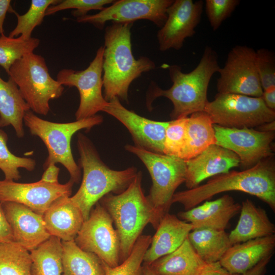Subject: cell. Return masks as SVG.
Returning a JSON list of instances; mask_svg holds the SVG:
<instances>
[{
	"label": "cell",
	"mask_w": 275,
	"mask_h": 275,
	"mask_svg": "<svg viewBox=\"0 0 275 275\" xmlns=\"http://www.w3.org/2000/svg\"><path fill=\"white\" fill-rule=\"evenodd\" d=\"M239 191L257 197L275 211V161L274 156L263 159L240 171L219 174L201 185L174 194L172 203L190 209L214 196L226 191Z\"/></svg>",
	"instance_id": "cell-1"
},
{
	"label": "cell",
	"mask_w": 275,
	"mask_h": 275,
	"mask_svg": "<svg viewBox=\"0 0 275 275\" xmlns=\"http://www.w3.org/2000/svg\"><path fill=\"white\" fill-rule=\"evenodd\" d=\"M133 24L112 23L105 29L102 81L103 96L107 102L117 97L128 103L131 82L155 68L150 58L134 57L131 42Z\"/></svg>",
	"instance_id": "cell-2"
},
{
	"label": "cell",
	"mask_w": 275,
	"mask_h": 275,
	"mask_svg": "<svg viewBox=\"0 0 275 275\" xmlns=\"http://www.w3.org/2000/svg\"><path fill=\"white\" fill-rule=\"evenodd\" d=\"M168 68L173 85L169 89L162 90L155 83L151 84L147 98L149 105L158 97L167 98L173 105L170 114L172 120L204 111L208 102L209 82L220 68L216 51L206 46L199 64L189 73L183 72L181 67L176 65Z\"/></svg>",
	"instance_id": "cell-3"
},
{
	"label": "cell",
	"mask_w": 275,
	"mask_h": 275,
	"mask_svg": "<svg viewBox=\"0 0 275 275\" xmlns=\"http://www.w3.org/2000/svg\"><path fill=\"white\" fill-rule=\"evenodd\" d=\"M79 167L82 170V181L72 202L81 211L84 220L100 200L107 194H119L133 180L138 171L134 167L123 170L110 169L102 160L92 141L85 135L77 134Z\"/></svg>",
	"instance_id": "cell-4"
},
{
	"label": "cell",
	"mask_w": 275,
	"mask_h": 275,
	"mask_svg": "<svg viewBox=\"0 0 275 275\" xmlns=\"http://www.w3.org/2000/svg\"><path fill=\"white\" fill-rule=\"evenodd\" d=\"M142 176L138 171L124 191L107 194L99 201L115 224L120 240V263L129 256L146 226L150 223L156 229L160 222L143 192Z\"/></svg>",
	"instance_id": "cell-5"
},
{
	"label": "cell",
	"mask_w": 275,
	"mask_h": 275,
	"mask_svg": "<svg viewBox=\"0 0 275 275\" xmlns=\"http://www.w3.org/2000/svg\"><path fill=\"white\" fill-rule=\"evenodd\" d=\"M102 122V116L96 115L72 122L56 123L42 119L30 110L25 113L23 118V123L31 133L38 136L47 149L48 155L43 164L44 169L60 163L69 172L70 179L76 183L80 181L81 171L72 155V137L78 131H89Z\"/></svg>",
	"instance_id": "cell-6"
},
{
	"label": "cell",
	"mask_w": 275,
	"mask_h": 275,
	"mask_svg": "<svg viewBox=\"0 0 275 275\" xmlns=\"http://www.w3.org/2000/svg\"><path fill=\"white\" fill-rule=\"evenodd\" d=\"M125 149L142 161L150 175L152 184L147 198L160 221L169 213L176 190L185 182V161L178 157L152 152L134 145H126Z\"/></svg>",
	"instance_id": "cell-7"
},
{
	"label": "cell",
	"mask_w": 275,
	"mask_h": 275,
	"mask_svg": "<svg viewBox=\"0 0 275 275\" xmlns=\"http://www.w3.org/2000/svg\"><path fill=\"white\" fill-rule=\"evenodd\" d=\"M33 112L48 114L51 99L59 98L64 88L49 74L45 59L30 53L17 60L8 73Z\"/></svg>",
	"instance_id": "cell-8"
},
{
	"label": "cell",
	"mask_w": 275,
	"mask_h": 275,
	"mask_svg": "<svg viewBox=\"0 0 275 275\" xmlns=\"http://www.w3.org/2000/svg\"><path fill=\"white\" fill-rule=\"evenodd\" d=\"M204 112L213 124L228 128H253L275 121V111L266 106L261 97L217 93Z\"/></svg>",
	"instance_id": "cell-9"
},
{
	"label": "cell",
	"mask_w": 275,
	"mask_h": 275,
	"mask_svg": "<svg viewBox=\"0 0 275 275\" xmlns=\"http://www.w3.org/2000/svg\"><path fill=\"white\" fill-rule=\"evenodd\" d=\"M103 46L97 50L93 60L85 70L63 69L57 74V80L62 86L75 87L80 97L75 113L76 120L94 116L108 105L102 94Z\"/></svg>",
	"instance_id": "cell-10"
},
{
	"label": "cell",
	"mask_w": 275,
	"mask_h": 275,
	"mask_svg": "<svg viewBox=\"0 0 275 275\" xmlns=\"http://www.w3.org/2000/svg\"><path fill=\"white\" fill-rule=\"evenodd\" d=\"M113 220L98 202L91 210L74 241L82 250L94 254L106 264L114 267L120 264V240Z\"/></svg>",
	"instance_id": "cell-11"
},
{
	"label": "cell",
	"mask_w": 275,
	"mask_h": 275,
	"mask_svg": "<svg viewBox=\"0 0 275 275\" xmlns=\"http://www.w3.org/2000/svg\"><path fill=\"white\" fill-rule=\"evenodd\" d=\"M216 83L218 93L261 97L263 89L257 72L256 51L236 45L229 52L225 64L219 68Z\"/></svg>",
	"instance_id": "cell-12"
},
{
	"label": "cell",
	"mask_w": 275,
	"mask_h": 275,
	"mask_svg": "<svg viewBox=\"0 0 275 275\" xmlns=\"http://www.w3.org/2000/svg\"><path fill=\"white\" fill-rule=\"evenodd\" d=\"M215 144L235 153L243 170L273 156L274 131L262 132L252 128H228L213 124Z\"/></svg>",
	"instance_id": "cell-13"
},
{
	"label": "cell",
	"mask_w": 275,
	"mask_h": 275,
	"mask_svg": "<svg viewBox=\"0 0 275 275\" xmlns=\"http://www.w3.org/2000/svg\"><path fill=\"white\" fill-rule=\"evenodd\" d=\"M173 0H118L99 12L76 18L79 23H90L103 29L106 22L132 23L138 20H149L160 28L167 18V9Z\"/></svg>",
	"instance_id": "cell-14"
},
{
	"label": "cell",
	"mask_w": 275,
	"mask_h": 275,
	"mask_svg": "<svg viewBox=\"0 0 275 275\" xmlns=\"http://www.w3.org/2000/svg\"><path fill=\"white\" fill-rule=\"evenodd\" d=\"M74 182L49 183L41 179L32 183H18L0 180V202H13L23 204L43 215L56 200L70 197Z\"/></svg>",
	"instance_id": "cell-15"
},
{
	"label": "cell",
	"mask_w": 275,
	"mask_h": 275,
	"mask_svg": "<svg viewBox=\"0 0 275 275\" xmlns=\"http://www.w3.org/2000/svg\"><path fill=\"white\" fill-rule=\"evenodd\" d=\"M202 1L175 0L167 9V18L157 32L159 49H180L187 38L193 36L201 21Z\"/></svg>",
	"instance_id": "cell-16"
},
{
	"label": "cell",
	"mask_w": 275,
	"mask_h": 275,
	"mask_svg": "<svg viewBox=\"0 0 275 275\" xmlns=\"http://www.w3.org/2000/svg\"><path fill=\"white\" fill-rule=\"evenodd\" d=\"M106 113L122 123L131 134L134 146L145 150L163 154L166 130L169 121H157L141 116L126 108L118 98L108 102Z\"/></svg>",
	"instance_id": "cell-17"
},
{
	"label": "cell",
	"mask_w": 275,
	"mask_h": 275,
	"mask_svg": "<svg viewBox=\"0 0 275 275\" xmlns=\"http://www.w3.org/2000/svg\"><path fill=\"white\" fill-rule=\"evenodd\" d=\"M2 205L14 242L31 252L50 237L42 215L20 203L5 202Z\"/></svg>",
	"instance_id": "cell-18"
},
{
	"label": "cell",
	"mask_w": 275,
	"mask_h": 275,
	"mask_svg": "<svg viewBox=\"0 0 275 275\" xmlns=\"http://www.w3.org/2000/svg\"><path fill=\"white\" fill-rule=\"evenodd\" d=\"M185 162L184 183L188 189H191L207 178L226 173L239 166L240 159L233 152L213 144Z\"/></svg>",
	"instance_id": "cell-19"
},
{
	"label": "cell",
	"mask_w": 275,
	"mask_h": 275,
	"mask_svg": "<svg viewBox=\"0 0 275 275\" xmlns=\"http://www.w3.org/2000/svg\"><path fill=\"white\" fill-rule=\"evenodd\" d=\"M241 204L228 195L178 213L180 219L191 224L193 230L207 228L225 230L230 220L238 214Z\"/></svg>",
	"instance_id": "cell-20"
},
{
	"label": "cell",
	"mask_w": 275,
	"mask_h": 275,
	"mask_svg": "<svg viewBox=\"0 0 275 275\" xmlns=\"http://www.w3.org/2000/svg\"><path fill=\"white\" fill-rule=\"evenodd\" d=\"M275 235L248 240L232 245L219 263L230 274L243 273L265 258L273 255Z\"/></svg>",
	"instance_id": "cell-21"
},
{
	"label": "cell",
	"mask_w": 275,
	"mask_h": 275,
	"mask_svg": "<svg viewBox=\"0 0 275 275\" xmlns=\"http://www.w3.org/2000/svg\"><path fill=\"white\" fill-rule=\"evenodd\" d=\"M146 251L143 264L150 265L159 258L171 253L187 238L193 225L169 213L161 218Z\"/></svg>",
	"instance_id": "cell-22"
},
{
	"label": "cell",
	"mask_w": 275,
	"mask_h": 275,
	"mask_svg": "<svg viewBox=\"0 0 275 275\" xmlns=\"http://www.w3.org/2000/svg\"><path fill=\"white\" fill-rule=\"evenodd\" d=\"M42 216L50 236L64 241L74 240L85 221L81 211L72 202L70 197L56 200Z\"/></svg>",
	"instance_id": "cell-23"
},
{
	"label": "cell",
	"mask_w": 275,
	"mask_h": 275,
	"mask_svg": "<svg viewBox=\"0 0 275 275\" xmlns=\"http://www.w3.org/2000/svg\"><path fill=\"white\" fill-rule=\"evenodd\" d=\"M240 212L236 226L229 234L232 245L274 234L275 225L266 211L256 206L252 201H243Z\"/></svg>",
	"instance_id": "cell-24"
},
{
	"label": "cell",
	"mask_w": 275,
	"mask_h": 275,
	"mask_svg": "<svg viewBox=\"0 0 275 275\" xmlns=\"http://www.w3.org/2000/svg\"><path fill=\"white\" fill-rule=\"evenodd\" d=\"M208 264L200 257L187 238L175 251L149 265L157 275H199Z\"/></svg>",
	"instance_id": "cell-25"
},
{
	"label": "cell",
	"mask_w": 275,
	"mask_h": 275,
	"mask_svg": "<svg viewBox=\"0 0 275 275\" xmlns=\"http://www.w3.org/2000/svg\"><path fill=\"white\" fill-rule=\"evenodd\" d=\"M30 108L13 80L5 81L0 77V127L11 125L17 136L24 135L23 118Z\"/></svg>",
	"instance_id": "cell-26"
},
{
	"label": "cell",
	"mask_w": 275,
	"mask_h": 275,
	"mask_svg": "<svg viewBox=\"0 0 275 275\" xmlns=\"http://www.w3.org/2000/svg\"><path fill=\"white\" fill-rule=\"evenodd\" d=\"M215 143L213 123L209 116L204 111L194 113L188 118L185 146L180 158L190 159Z\"/></svg>",
	"instance_id": "cell-27"
},
{
	"label": "cell",
	"mask_w": 275,
	"mask_h": 275,
	"mask_svg": "<svg viewBox=\"0 0 275 275\" xmlns=\"http://www.w3.org/2000/svg\"><path fill=\"white\" fill-rule=\"evenodd\" d=\"M187 239L195 252L207 263L219 262L232 245L225 230L194 229L189 233Z\"/></svg>",
	"instance_id": "cell-28"
},
{
	"label": "cell",
	"mask_w": 275,
	"mask_h": 275,
	"mask_svg": "<svg viewBox=\"0 0 275 275\" xmlns=\"http://www.w3.org/2000/svg\"><path fill=\"white\" fill-rule=\"evenodd\" d=\"M62 275H105L102 261L81 249L74 240L62 241Z\"/></svg>",
	"instance_id": "cell-29"
},
{
	"label": "cell",
	"mask_w": 275,
	"mask_h": 275,
	"mask_svg": "<svg viewBox=\"0 0 275 275\" xmlns=\"http://www.w3.org/2000/svg\"><path fill=\"white\" fill-rule=\"evenodd\" d=\"M30 253L32 275H62V246L60 239L50 236Z\"/></svg>",
	"instance_id": "cell-30"
},
{
	"label": "cell",
	"mask_w": 275,
	"mask_h": 275,
	"mask_svg": "<svg viewBox=\"0 0 275 275\" xmlns=\"http://www.w3.org/2000/svg\"><path fill=\"white\" fill-rule=\"evenodd\" d=\"M31 253L18 243H0V275H32Z\"/></svg>",
	"instance_id": "cell-31"
},
{
	"label": "cell",
	"mask_w": 275,
	"mask_h": 275,
	"mask_svg": "<svg viewBox=\"0 0 275 275\" xmlns=\"http://www.w3.org/2000/svg\"><path fill=\"white\" fill-rule=\"evenodd\" d=\"M59 0H32L28 11L20 15L12 8L9 12L13 13L17 18V24L10 33L9 37L15 38L19 35L22 39L29 40L32 38L34 29L42 22L47 9L51 5L60 2Z\"/></svg>",
	"instance_id": "cell-32"
},
{
	"label": "cell",
	"mask_w": 275,
	"mask_h": 275,
	"mask_svg": "<svg viewBox=\"0 0 275 275\" xmlns=\"http://www.w3.org/2000/svg\"><path fill=\"white\" fill-rule=\"evenodd\" d=\"M40 40L31 38L24 40L20 37L10 38L4 34L0 36V66L8 74L12 65L17 60L33 52L39 46Z\"/></svg>",
	"instance_id": "cell-33"
},
{
	"label": "cell",
	"mask_w": 275,
	"mask_h": 275,
	"mask_svg": "<svg viewBox=\"0 0 275 275\" xmlns=\"http://www.w3.org/2000/svg\"><path fill=\"white\" fill-rule=\"evenodd\" d=\"M151 239L150 235H141L129 256L116 267H111L102 262L105 275H142L144 257Z\"/></svg>",
	"instance_id": "cell-34"
},
{
	"label": "cell",
	"mask_w": 275,
	"mask_h": 275,
	"mask_svg": "<svg viewBox=\"0 0 275 275\" xmlns=\"http://www.w3.org/2000/svg\"><path fill=\"white\" fill-rule=\"evenodd\" d=\"M8 139L6 132L0 128V169L5 175V180H18L21 177L19 169L32 171L35 169L36 162L33 158L13 154L8 148Z\"/></svg>",
	"instance_id": "cell-35"
},
{
	"label": "cell",
	"mask_w": 275,
	"mask_h": 275,
	"mask_svg": "<svg viewBox=\"0 0 275 275\" xmlns=\"http://www.w3.org/2000/svg\"><path fill=\"white\" fill-rule=\"evenodd\" d=\"M188 117L169 121L166 130L164 154L180 158L185 146V132Z\"/></svg>",
	"instance_id": "cell-36"
},
{
	"label": "cell",
	"mask_w": 275,
	"mask_h": 275,
	"mask_svg": "<svg viewBox=\"0 0 275 275\" xmlns=\"http://www.w3.org/2000/svg\"><path fill=\"white\" fill-rule=\"evenodd\" d=\"M113 0H64L50 6L46 10L45 16L52 15L66 9H74L72 15L77 18L87 15L91 10H102L104 6L113 3Z\"/></svg>",
	"instance_id": "cell-37"
},
{
	"label": "cell",
	"mask_w": 275,
	"mask_h": 275,
	"mask_svg": "<svg viewBox=\"0 0 275 275\" xmlns=\"http://www.w3.org/2000/svg\"><path fill=\"white\" fill-rule=\"evenodd\" d=\"M256 66L260 81L265 91L275 88V56L266 48L256 51Z\"/></svg>",
	"instance_id": "cell-38"
},
{
	"label": "cell",
	"mask_w": 275,
	"mask_h": 275,
	"mask_svg": "<svg viewBox=\"0 0 275 275\" xmlns=\"http://www.w3.org/2000/svg\"><path fill=\"white\" fill-rule=\"evenodd\" d=\"M239 0H206L205 10L210 26L216 31L239 4Z\"/></svg>",
	"instance_id": "cell-39"
},
{
	"label": "cell",
	"mask_w": 275,
	"mask_h": 275,
	"mask_svg": "<svg viewBox=\"0 0 275 275\" xmlns=\"http://www.w3.org/2000/svg\"><path fill=\"white\" fill-rule=\"evenodd\" d=\"M11 241H14L12 231L0 202V243Z\"/></svg>",
	"instance_id": "cell-40"
},
{
	"label": "cell",
	"mask_w": 275,
	"mask_h": 275,
	"mask_svg": "<svg viewBox=\"0 0 275 275\" xmlns=\"http://www.w3.org/2000/svg\"><path fill=\"white\" fill-rule=\"evenodd\" d=\"M272 256L273 255H271L265 258L253 268L243 273L230 275H265L267 266Z\"/></svg>",
	"instance_id": "cell-41"
},
{
	"label": "cell",
	"mask_w": 275,
	"mask_h": 275,
	"mask_svg": "<svg viewBox=\"0 0 275 275\" xmlns=\"http://www.w3.org/2000/svg\"><path fill=\"white\" fill-rule=\"evenodd\" d=\"M60 169L56 164L48 166L42 174L41 180L49 183H58Z\"/></svg>",
	"instance_id": "cell-42"
},
{
	"label": "cell",
	"mask_w": 275,
	"mask_h": 275,
	"mask_svg": "<svg viewBox=\"0 0 275 275\" xmlns=\"http://www.w3.org/2000/svg\"><path fill=\"white\" fill-rule=\"evenodd\" d=\"M230 274L223 268L219 262L209 263L199 275H230Z\"/></svg>",
	"instance_id": "cell-43"
},
{
	"label": "cell",
	"mask_w": 275,
	"mask_h": 275,
	"mask_svg": "<svg viewBox=\"0 0 275 275\" xmlns=\"http://www.w3.org/2000/svg\"><path fill=\"white\" fill-rule=\"evenodd\" d=\"M261 97L266 106L275 111V88L263 91Z\"/></svg>",
	"instance_id": "cell-44"
},
{
	"label": "cell",
	"mask_w": 275,
	"mask_h": 275,
	"mask_svg": "<svg viewBox=\"0 0 275 275\" xmlns=\"http://www.w3.org/2000/svg\"><path fill=\"white\" fill-rule=\"evenodd\" d=\"M10 0H0V35L4 34L3 25L6 14L11 7Z\"/></svg>",
	"instance_id": "cell-45"
},
{
	"label": "cell",
	"mask_w": 275,
	"mask_h": 275,
	"mask_svg": "<svg viewBox=\"0 0 275 275\" xmlns=\"http://www.w3.org/2000/svg\"><path fill=\"white\" fill-rule=\"evenodd\" d=\"M256 130L262 132H271L275 130V121L263 124L256 127Z\"/></svg>",
	"instance_id": "cell-46"
},
{
	"label": "cell",
	"mask_w": 275,
	"mask_h": 275,
	"mask_svg": "<svg viewBox=\"0 0 275 275\" xmlns=\"http://www.w3.org/2000/svg\"><path fill=\"white\" fill-rule=\"evenodd\" d=\"M142 275H157L150 267L149 265L143 264Z\"/></svg>",
	"instance_id": "cell-47"
}]
</instances>
